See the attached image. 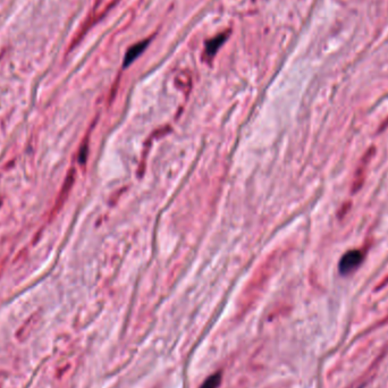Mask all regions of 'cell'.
<instances>
[{
    "instance_id": "obj_1",
    "label": "cell",
    "mask_w": 388,
    "mask_h": 388,
    "mask_svg": "<svg viewBox=\"0 0 388 388\" xmlns=\"http://www.w3.org/2000/svg\"><path fill=\"white\" fill-rule=\"evenodd\" d=\"M363 255L359 250H352L345 253L340 261V271L343 275H348L355 271L362 262Z\"/></svg>"
},
{
    "instance_id": "obj_2",
    "label": "cell",
    "mask_w": 388,
    "mask_h": 388,
    "mask_svg": "<svg viewBox=\"0 0 388 388\" xmlns=\"http://www.w3.org/2000/svg\"><path fill=\"white\" fill-rule=\"evenodd\" d=\"M75 175H76L75 170L74 168H72V170L68 172L66 178H65V182L63 184V187H61V190L59 192V195L56 199L55 207H53V209L51 210V217L50 218L55 217L56 215L59 213V210L61 209V207H63L64 202L66 201V199L68 198V194H70L72 187H73V185H74Z\"/></svg>"
},
{
    "instance_id": "obj_3",
    "label": "cell",
    "mask_w": 388,
    "mask_h": 388,
    "mask_svg": "<svg viewBox=\"0 0 388 388\" xmlns=\"http://www.w3.org/2000/svg\"><path fill=\"white\" fill-rule=\"evenodd\" d=\"M228 36H229V31H226V32L218 34L217 37H215L209 41H207L205 53H203V58H205L207 61L213 60L214 57L216 56V53L218 52L219 48H220L221 45L225 43V41L228 39Z\"/></svg>"
},
{
    "instance_id": "obj_4",
    "label": "cell",
    "mask_w": 388,
    "mask_h": 388,
    "mask_svg": "<svg viewBox=\"0 0 388 388\" xmlns=\"http://www.w3.org/2000/svg\"><path fill=\"white\" fill-rule=\"evenodd\" d=\"M121 0H97L93 8V13L91 15V21L97 22L102 18L108 11L117 5Z\"/></svg>"
},
{
    "instance_id": "obj_5",
    "label": "cell",
    "mask_w": 388,
    "mask_h": 388,
    "mask_svg": "<svg viewBox=\"0 0 388 388\" xmlns=\"http://www.w3.org/2000/svg\"><path fill=\"white\" fill-rule=\"evenodd\" d=\"M149 42H150V39L137 42V43L133 44L132 47L128 50V52H126V55H125V59H124V67H128L129 65L132 64L133 61L135 60L137 57H139L141 53L144 51L145 49H147Z\"/></svg>"
},
{
    "instance_id": "obj_6",
    "label": "cell",
    "mask_w": 388,
    "mask_h": 388,
    "mask_svg": "<svg viewBox=\"0 0 388 388\" xmlns=\"http://www.w3.org/2000/svg\"><path fill=\"white\" fill-rule=\"evenodd\" d=\"M221 383V376L220 374H215L210 376L209 378L206 379V382L202 384L200 388H218Z\"/></svg>"
},
{
    "instance_id": "obj_7",
    "label": "cell",
    "mask_w": 388,
    "mask_h": 388,
    "mask_svg": "<svg viewBox=\"0 0 388 388\" xmlns=\"http://www.w3.org/2000/svg\"><path fill=\"white\" fill-rule=\"evenodd\" d=\"M86 153H87V147H82L80 151V163L84 164V161L86 160Z\"/></svg>"
}]
</instances>
